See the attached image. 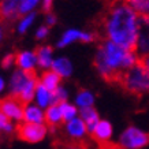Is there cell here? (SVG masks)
<instances>
[{"instance_id": "cell-1", "label": "cell", "mask_w": 149, "mask_h": 149, "mask_svg": "<svg viewBox=\"0 0 149 149\" xmlns=\"http://www.w3.org/2000/svg\"><path fill=\"white\" fill-rule=\"evenodd\" d=\"M99 22L100 33L107 41H112L131 52L137 51L138 14L123 0H111Z\"/></svg>"}, {"instance_id": "cell-2", "label": "cell", "mask_w": 149, "mask_h": 149, "mask_svg": "<svg viewBox=\"0 0 149 149\" xmlns=\"http://www.w3.org/2000/svg\"><path fill=\"white\" fill-rule=\"evenodd\" d=\"M138 63L136 52L118 45L112 41L104 40L96 55L95 66L107 82L118 84L123 72Z\"/></svg>"}, {"instance_id": "cell-3", "label": "cell", "mask_w": 149, "mask_h": 149, "mask_svg": "<svg viewBox=\"0 0 149 149\" xmlns=\"http://www.w3.org/2000/svg\"><path fill=\"white\" fill-rule=\"evenodd\" d=\"M116 85L122 86L125 91L131 95H145L149 92V74L144 66L138 62L136 66L123 72Z\"/></svg>"}, {"instance_id": "cell-4", "label": "cell", "mask_w": 149, "mask_h": 149, "mask_svg": "<svg viewBox=\"0 0 149 149\" xmlns=\"http://www.w3.org/2000/svg\"><path fill=\"white\" fill-rule=\"evenodd\" d=\"M149 144V134L136 126L127 127L119 137L118 146L120 149H142Z\"/></svg>"}, {"instance_id": "cell-5", "label": "cell", "mask_w": 149, "mask_h": 149, "mask_svg": "<svg viewBox=\"0 0 149 149\" xmlns=\"http://www.w3.org/2000/svg\"><path fill=\"white\" fill-rule=\"evenodd\" d=\"M48 134V127L45 125H36V123H25L19 125L18 137L25 142L37 144L41 142Z\"/></svg>"}, {"instance_id": "cell-6", "label": "cell", "mask_w": 149, "mask_h": 149, "mask_svg": "<svg viewBox=\"0 0 149 149\" xmlns=\"http://www.w3.org/2000/svg\"><path fill=\"white\" fill-rule=\"evenodd\" d=\"M25 107L18 99L15 97H7V99L1 100L0 101V112L6 115L10 120H23V111H25Z\"/></svg>"}, {"instance_id": "cell-7", "label": "cell", "mask_w": 149, "mask_h": 149, "mask_svg": "<svg viewBox=\"0 0 149 149\" xmlns=\"http://www.w3.org/2000/svg\"><path fill=\"white\" fill-rule=\"evenodd\" d=\"M37 74L36 71H23V70H18L13 74L11 77V82H10V89H11V96L18 99L19 95L22 93V91L26 88V85L32 81L33 78H36Z\"/></svg>"}, {"instance_id": "cell-8", "label": "cell", "mask_w": 149, "mask_h": 149, "mask_svg": "<svg viewBox=\"0 0 149 149\" xmlns=\"http://www.w3.org/2000/svg\"><path fill=\"white\" fill-rule=\"evenodd\" d=\"M137 51H140L142 55L149 54V18L145 15H138Z\"/></svg>"}, {"instance_id": "cell-9", "label": "cell", "mask_w": 149, "mask_h": 149, "mask_svg": "<svg viewBox=\"0 0 149 149\" xmlns=\"http://www.w3.org/2000/svg\"><path fill=\"white\" fill-rule=\"evenodd\" d=\"M64 130H66V134H67V137L70 140L81 141V140H84V137L88 133V127H86L85 122L82 120L81 118L77 116L75 119H72V120L66 123Z\"/></svg>"}, {"instance_id": "cell-10", "label": "cell", "mask_w": 149, "mask_h": 149, "mask_svg": "<svg viewBox=\"0 0 149 149\" xmlns=\"http://www.w3.org/2000/svg\"><path fill=\"white\" fill-rule=\"evenodd\" d=\"M23 0H0V21L19 17Z\"/></svg>"}, {"instance_id": "cell-11", "label": "cell", "mask_w": 149, "mask_h": 149, "mask_svg": "<svg viewBox=\"0 0 149 149\" xmlns=\"http://www.w3.org/2000/svg\"><path fill=\"white\" fill-rule=\"evenodd\" d=\"M95 38V34H91V33H81L79 30H75V29H70L67 32L64 33L60 41H59L58 45L62 48V47H66L68 44L74 42L75 40H81V41H85V42H91L93 41Z\"/></svg>"}, {"instance_id": "cell-12", "label": "cell", "mask_w": 149, "mask_h": 149, "mask_svg": "<svg viewBox=\"0 0 149 149\" xmlns=\"http://www.w3.org/2000/svg\"><path fill=\"white\" fill-rule=\"evenodd\" d=\"M23 120H25V123L44 125L45 123V112L38 105L29 104L25 107V111H23Z\"/></svg>"}, {"instance_id": "cell-13", "label": "cell", "mask_w": 149, "mask_h": 149, "mask_svg": "<svg viewBox=\"0 0 149 149\" xmlns=\"http://www.w3.org/2000/svg\"><path fill=\"white\" fill-rule=\"evenodd\" d=\"M112 125L108 120H100L99 125L96 126V129L92 133V136L100 144H108L111 137H112Z\"/></svg>"}, {"instance_id": "cell-14", "label": "cell", "mask_w": 149, "mask_h": 149, "mask_svg": "<svg viewBox=\"0 0 149 149\" xmlns=\"http://www.w3.org/2000/svg\"><path fill=\"white\" fill-rule=\"evenodd\" d=\"M15 63L23 71H33L34 66L37 63V58L34 52H27L23 51L21 54L15 55Z\"/></svg>"}, {"instance_id": "cell-15", "label": "cell", "mask_w": 149, "mask_h": 149, "mask_svg": "<svg viewBox=\"0 0 149 149\" xmlns=\"http://www.w3.org/2000/svg\"><path fill=\"white\" fill-rule=\"evenodd\" d=\"M79 118L85 122L86 127H88V133H91V134L93 133V130H95L96 126H97L100 122L99 113H97V111H96L93 107L79 109Z\"/></svg>"}, {"instance_id": "cell-16", "label": "cell", "mask_w": 149, "mask_h": 149, "mask_svg": "<svg viewBox=\"0 0 149 149\" xmlns=\"http://www.w3.org/2000/svg\"><path fill=\"white\" fill-rule=\"evenodd\" d=\"M45 123L48 126H51L52 129L60 126L62 123H64L63 116H62V112H60V107L58 104H54L48 107L45 111Z\"/></svg>"}, {"instance_id": "cell-17", "label": "cell", "mask_w": 149, "mask_h": 149, "mask_svg": "<svg viewBox=\"0 0 149 149\" xmlns=\"http://www.w3.org/2000/svg\"><path fill=\"white\" fill-rule=\"evenodd\" d=\"M60 79H62V77H59L58 74L55 71H45V72H42V75H41L40 78V84L44 88H47L49 92H52L54 93L55 91H58L59 88V84H60Z\"/></svg>"}, {"instance_id": "cell-18", "label": "cell", "mask_w": 149, "mask_h": 149, "mask_svg": "<svg viewBox=\"0 0 149 149\" xmlns=\"http://www.w3.org/2000/svg\"><path fill=\"white\" fill-rule=\"evenodd\" d=\"M36 100H37V105L40 108H48L54 104V96H52V92H49L47 88L38 84L36 89Z\"/></svg>"}, {"instance_id": "cell-19", "label": "cell", "mask_w": 149, "mask_h": 149, "mask_svg": "<svg viewBox=\"0 0 149 149\" xmlns=\"http://www.w3.org/2000/svg\"><path fill=\"white\" fill-rule=\"evenodd\" d=\"M36 58H37V63L40 64L41 67H52V48L51 47H40L36 49Z\"/></svg>"}, {"instance_id": "cell-20", "label": "cell", "mask_w": 149, "mask_h": 149, "mask_svg": "<svg viewBox=\"0 0 149 149\" xmlns=\"http://www.w3.org/2000/svg\"><path fill=\"white\" fill-rule=\"evenodd\" d=\"M52 71H55L59 77H68L72 71L71 63L66 58H59L52 63Z\"/></svg>"}, {"instance_id": "cell-21", "label": "cell", "mask_w": 149, "mask_h": 149, "mask_svg": "<svg viewBox=\"0 0 149 149\" xmlns=\"http://www.w3.org/2000/svg\"><path fill=\"white\" fill-rule=\"evenodd\" d=\"M75 103L79 108H91L93 107V103H95V97L92 95L91 92L88 91H81L78 93L77 99H75Z\"/></svg>"}, {"instance_id": "cell-22", "label": "cell", "mask_w": 149, "mask_h": 149, "mask_svg": "<svg viewBox=\"0 0 149 149\" xmlns=\"http://www.w3.org/2000/svg\"><path fill=\"white\" fill-rule=\"evenodd\" d=\"M59 107H60V112H62V116H63V120L64 123L70 122L72 119H75L78 115V109L77 107H74L71 104H68L67 101L66 103H62L59 104Z\"/></svg>"}, {"instance_id": "cell-23", "label": "cell", "mask_w": 149, "mask_h": 149, "mask_svg": "<svg viewBox=\"0 0 149 149\" xmlns=\"http://www.w3.org/2000/svg\"><path fill=\"white\" fill-rule=\"evenodd\" d=\"M123 1L134 10L138 15H146L149 10V0H123Z\"/></svg>"}, {"instance_id": "cell-24", "label": "cell", "mask_w": 149, "mask_h": 149, "mask_svg": "<svg viewBox=\"0 0 149 149\" xmlns=\"http://www.w3.org/2000/svg\"><path fill=\"white\" fill-rule=\"evenodd\" d=\"M0 130L4 133H13L14 131V125L13 120H10L8 118L0 112Z\"/></svg>"}, {"instance_id": "cell-25", "label": "cell", "mask_w": 149, "mask_h": 149, "mask_svg": "<svg viewBox=\"0 0 149 149\" xmlns=\"http://www.w3.org/2000/svg\"><path fill=\"white\" fill-rule=\"evenodd\" d=\"M52 96H54V104H58V105L62 103H66V100H67V92L64 91L63 88H59L58 91H55Z\"/></svg>"}, {"instance_id": "cell-26", "label": "cell", "mask_w": 149, "mask_h": 149, "mask_svg": "<svg viewBox=\"0 0 149 149\" xmlns=\"http://www.w3.org/2000/svg\"><path fill=\"white\" fill-rule=\"evenodd\" d=\"M40 0H23L22 6H21V11H19V15H23V14H27L29 11H32L34 7L37 6Z\"/></svg>"}, {"instance_id": "cell-27", "label": "cell", "mask_w": 149, "mask_h": 149, "mask_svg": "<svg viewBox=\"0 0 149 149\" xmlns=\"http://www.w3.org/2000/svg\"><path fill=\"white\" fill-rule=\"evenodd\" d=\"M33 21H34V14H29L27 17H25V18L21 21V23H19V26H18V30L21 33H25L27 27L33 23Z\"/></svg>"}, {"instance_id": "cell-28", "label": "cell", "mask_w": 149, "mask_h": 149, "mask_svg": "<svg viewBox=\"0 0 149 149\" xmlns=\"http://www.w3.org/2000/svg\"><path fill=\"white\" fill-rule=\"evenodd\" d=\"M15 62V55H13V54H10V55H7L3 60H1V67L3 68H8L11 64Z\"/></svg>"}, {"instance_id": "cell-29", "label": "cell", "mask_w": 149, "mask_h": 149, "mask_svg": "<svg viewBox=\"0 0 149 149\" xmlns=\"http://www.w3.org/2000/svg\"><path fill=\"white\" fill-rule=\"evenodd\" d=\"M138 62H140V63L144 66L145 70H146V71H148V74H149V54L141 55L140 58H138Z\"/></svg>"}, {"instance_id": "cell-30", "label": "cell", "mask_w": 149, "mask_h": 149, "mask_svg": "<svg viewBox=\"0 0 149 149\" xmlns=\"http://www.w3.org/2000/svg\"><path fill=\"white\" fill-rule=\"evenodd\" d=\"M47 34H48V26H42V27H40V29L37 30L36 37L37 38H44Z\"/></svg>"}, {"instance_id": "cell-31", "label": "cell", "mask_w": 149, "mask_h": 149, "mask_svg": "<svg viewBox=\"0 0 149 149\" xmlns=\"http://www.w3.org/2000/svg\"><path fill=\"white\" fill-rule=\"evenodd\" d=\"M52 3H54V0H44V1H42V10H44L45 13H48L51 10V7H52Z\"/></svg>"}, {"instance_id": "cell-32", "label": "cell", "mask_w": 149, "mask_h": 149, "mask_svg": "<svg viewBox=\"0 0 149 149\" xmlns=\"http://www.w3.org/2000/svg\"><path fill=\"white\" fill-rule=\"evenodd\" d=\"M56 22V18H55V15L49 14L48 17H47V26H51V25H55Z\"/></svg>"}, {"instance_id": "cell-33", "label": "cell", "mask_w": 149, "mask_h": 149, "mask_svg": "<svg viewBox=\"0 0 149 149\" xmlns=\"http://www.w3.org/2000/svg\"><path fill=\"white\" fill-rule=\"evenodd\" d=\"M105 146H104L103 149H120L119 146H113V145H107V144H104Z\"/></svg>"}, {"instance_id": "cell-34", "label": "cell", "mask_w": 149, "mask_h": 149, "mask_svg": "<svg viewBox=\"0 0 149 149\" xmlns=\"http://www.w3.org/2000/svg\"><path fill=\"white\" fill-rule=\"evenodd\" d=\"M64 149H82V148L78 146V145H70V146H66Z\"/></svg>"}, {"instance_id": "cell-35", "label": "cell", "mask_w": 149, "mask_h": 149, "mask_svg": "<svg viewBox=\"0 0 149 149\" xmlns=\"http://www.w3.org/2000/svg\"><path fill=\"white\" fill-rule=\"evenodd\" d=\"M3 88H4V81H3V79L0 78V92L3 91Z\"/></svg>"}, {"instance_id": "cell-36", "label": "cell", "mask_w": 149, "mask_h": 149, "mask_svg": "<svg viewBox=\"0 0 149 149\" xmlns=\"http://www.w3.org/2000/svg\"><path fill=\"white\" fill-rule=\"evenodd\" d=\"M3 40V30H1V27H0V41Z\"/></svg>"}, {"instance_id": "cell-37", "label": "cell", "mask_w": 149, "mask_h": 149, "mask_svg": "<svg viewBox=\"0 0 149 149\" xmlns=\"http://www.w3.org/2000/svg\"><path fill=\"white\" fill-rule=\"evenodd\" d=\"M145 17H148V18H149V10H148V13H146V15H145Z\"/></svg>"}]
</instances>
